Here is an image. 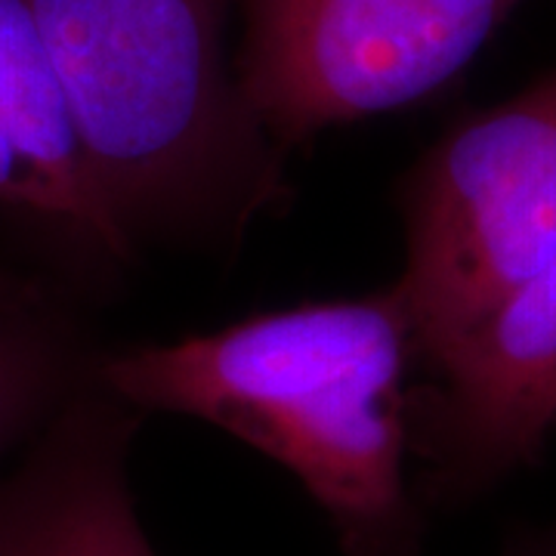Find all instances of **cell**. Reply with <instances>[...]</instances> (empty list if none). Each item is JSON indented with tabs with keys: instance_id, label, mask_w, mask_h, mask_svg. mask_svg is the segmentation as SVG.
I'll return each instance as SVG.
<instances>
[{
	"instance_id": "cell-1",
	"label": "cell",
	"mask_w": 556,
	"mask_h": 556,
	"mask_svg": "<svg viewBox=\"0 0 556 556\" xmlns=\"http://www.w3.org/2000/svg\"><path fill=\"white\" fill-rule=\"evenodd\" d=\"M415 331L396 288L318 300L102 358L93 378L137 412L199 417L306 489L340 556H420L408 479Z\"/></svg>"
},
{
	"instance_id": "cell-2",
	"label": "cell",
	"mask_w": 556,
	"mask_h": 556,
	"mask_svg": "<svg viewBox=\"0 0 556 556\" xmlns=\"http://www.w3.org/2000/svg\"><path fill=\"white\" fill-rule=\"evenodd\" d=\"M60 75L80 149L134 236L260 214L276 142L223 53L229 0H22Z\"/></svg>"
},
{
	"instance_id": "cell-3",
	"label": "cell",
	"mask_w": 556,
	"mask_h": 556,
	"mask_svg": "<svg viewBox=\"0 0 556 556\" xmlns=\"http://www.w3.org/2000/svg\"><path fill=\"white\" fill-rule=\"evenodd\" d=\"M399 204L393 288L427 365L556 260V68L439 139Z\"/></svg>"
},
{
	"instance_id": "cell-4",
	"label": "cell",
	"mask_w": 556,
	"mask_h": 556,
	"mask_svg": "<svg viewBox=\"0 0 556 556\" xmlns=\"http://www.w3.org/2000/svg\"><path fill=\"white\" fill-rule=\"evenodd\" d=\"M522 0H244L239 87L278 149L442 90Z\"/></svg>"
},
{
	"instance_id": "cell-5",
	"label": "cell",
	"mask_w": 556,
	"mask_h": 556,
	"mask_svg": "<svg viewBox=\"0 0 556 556\" xmlns=\"http://www.w3.org/2000/svg\"><path fill=\"white\" fill-rule=\"evenodd\" d=\"M412 387V457L424 504L457 507L532 467L556 430V260Z\"/></svg>"
},
{
	"instance_id": "cell-6",
	"label": "cell",
	"mask_w": 556,
	"mask_h": 556,
	"mask_svg": "<svg viewBox=\"0 0 556 556\" xmlns=\"http://www.w3.org/2000/svg\"><path fill=\"white\" fill-rule=\"evenodd\" d=\"M139 420L84 380L0 479V556H159L127 470Z\"/></svg>"
},
{
	"instance_id": "cell-7",
	"label": "cell",
	"mask_w": 556,
	"mask_h": 556,
	"mask_svg": "<svg viewBox=\"0 0 556 556\" xmlns=\"http://www.w3.org/2000/svg\"><path fill=\"white\" fill-rule=\"evenodd\" d=\"M0 211L78 263L118 269L134 236L100 195L60 75L22 0H0Z\"/></svg>"
},
{
	"instance_id": "cell-8",
	"label": "cell",
	"mask_w": 556,
	"mask_h": 556,
	"mask_svg": "<svg viewBox=\"0 0 556 556\" xmlns=\"http://www.w3.org/2000/svg\"><path fill=\"white\" fill-rule=\"evenodd\" d=\"M93 368L56 309L0 316V455L35 437Z\"/></svg>"
},
{
	"instance_id": "cell-9",
	"label": "cell",
	"mask_w": 556,
	"mask_h": 556,
	"mask_svg": "<svg viewBox=\"0 0 556 556\" xmlns=\"http://www.w3.org/2000/svg\"><path fill=\"white\" fill-rule=\"evenodd\" d=\"M43 309H53V303L38 281L0 269V316H22Z\"/></svg>"
},
{
	"instance_id": "cell-10",
	"label": "cell",
	"mask_w": 556,
	"mask_h": 556,
	"mask_svg": "<svg viewBox=\"0 0 556 556\" xmlns=\"http://www.w3.org/2000/svg\"><path fill=\"white\" fill-rule=\"evenodd\" d=\"M501 556H556V522L517 532L504 544Z\"/></svg>"
}]
</instances>
